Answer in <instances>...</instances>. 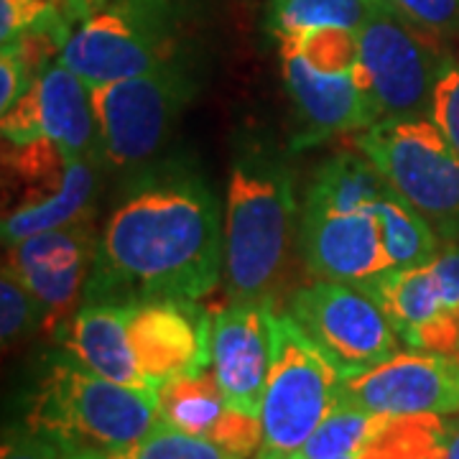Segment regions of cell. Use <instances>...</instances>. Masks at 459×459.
<instances>
[{"label":"cell","instance_id":"obj_1","mask_svg":"<svg viewBox=\"0 0 459 459\" xmlns=\"http://www.w3.org/2000/svg\"><path fill=\"white\" fill-rule=\"evenodd\" d=\"M225 273V207L192 164L138 169L95 240L82 301L192 299Z\"/></svg>","mask_w":459,"mask_h":459},{"label":"cell","instance_id":"obj_2","mask_svg":"<svg viewBox=\"0 0 459 459\" xmlns=\"http://www.w3.org/2000/svg\"><path fill=\"white\" fill-rule=\"evenodd\" d=\"M212 319L192 299L82 301L56 340L74 360L115 383L159 394L212 368Z\"/></svg>","mask_w":459,"mask_h":459},{"label":"cell","instance_id":"obj_3","mask_svg":"<svg viewBox=\"0 0 459 459\" xmlns=\"http://www.w3.org/2000/svg\"><path fill=\"white\" fill-rule=\"evenodd\" d=\"M299 240L294 174L261 138L240 143L225 199V279L230 299L273 304L286 289Z\"/></svg>","mask_w":459,"mask_h":459},{"label":"cell","instance_id":"obj_4","mask_svg":"<svg viewBox=\"0 0 459 459\" xmlns=\"http://www.w3.org/2000/svg\"><path fill=\"white\" fill-rule=\"evenodd\" d=\"M156 424L159 394L115 383L69 352L49 362L26 416V427L65 446L66 455L126 449Z\"/></svg>","mask_w":459,"mask_h":459},{"label":"cell","instance_id":"obj_5","mask_svg":"<svg viewBox=\"0 0 459 459\" xmlns=\"http://www.w3.org/2000/svg\"><path fill=\"white\" fill-rule=\"evenodd\" d=\"M344 376L296 325L276 314L273 355L263 394L261 449L255 459H291L342 406Z\"/></svg>","mask_w":459,"mask_h":459},{"label":"cell","instance_id":"obj_6","mask_svg":"<svg viewBox=\"0 0 459 459\" xmlns=\"http://www.w3.org/2000/svg\"><path fill=\"white\" fill-rule=\"evenodd\" d=\"M355 146L444 243L459 246V153L431 117L377 120L355 133Z\"/></svg>","mask_w":459,"mask_h":459},{"label":"cell","instance_id":"obj_7","mask_svg":"<svg viewBox=\"0 0 459 459\" xmlns=\"http://www.w3.org/2000/svg\"><path fill=\"white\" fill-rule=\"evenodd\" d=\"M171 0H108L66 39L65 62L90 90L179 62Z\"/></svg>","mask_w":459,"mask_h":459},{"label":"cell","instance_id":"obj_8","mask_svg":"<svg viewBox=\"0 0 459 459\" xmlns=\"http://www.w3.org/2000/svg\"><path fill=\"white\" fill-rule=\"evenodd\" d=\"M3 246L92 217L98 159L72 156L49 141L5 143Z\"/></svg>","mask_w":459,"mask_h":459},{"label":"cell","instance_id":"obj_9","mask_svg":"<svg viewBox=\"0 0 459 459\" xmlns=\"http://www.w3.org/2000/svg\"><path fill=\"white\" fill-rule=\"evenodd\" d=\"M195 90V77L179 62L90 90L98 120L100 161L131 174L151 164L169 143Z\"/></svg>","mask_w":459,"mask_h":459},{"label":"cell","instance_id":"obj_10","mask_svg":"<svg viewBox=\"0 0 459 459\" xmlns=\"http://www.w3.org/2000/svg\"><path fill=\"white\" fill-rule=\"evenodd\" d=\"M394 5H373L358 29V49L377 120L429 117L434 82L446 49Z\"/></svg>","mask_w":459,"mask_h":459},{"label":"cell","instance_id":"obj_11","mask_svg":"<svg viewBox=\"0 0 459 459\" xmlns=\"http://www.w3.org/2000/svg\"><path fill=\"white\" fill-rule=\"evenodd\" d=\"M289 314L344 377L358 376L398 352L401 337L368 291L314 279L289 299Z\"/></svg>","mask_w":459,"mask_h":459},{"label":"cell","instance_id":"obj_12","mask_svg":"<svg viewBox=\"0 0 459 459\" xmlns=\"http://www.w3.org/2000/svg\"><path fill=\"white\" fill-rule=\"evenodd\" d=\"M365 291L406 347L459 358V246L446 243L424 265L385 273Z\"/></svg>","mask_w":459,"mask_h":459},{"label":"cell","instance_id":"obj_13","mask_svg":"<svg viewBox=\"0 0 459 459\" xmlns=\"http://www.w3.org/2000/svg\"><path fill=\"white\" fill-rule=\"evenodd\" d=\"M281 72L291 98L299 133L296 151L340 133H360L377 123L362 66L316 65L289 44H279Z\"/></svg>","mask_w":459,"mask_h":459},{"label":"cell","instance_id":"obj_14","mask_svg":"<svg viewBox=\"0 0 459 459\" xmlns=\"http://www.w3.org/2000/svg\"><path fill=\"white\" fill-rule=\"evenodd\" d=\"M342 401L385 416H455L459 413V358L398 350L394 358L344 377Z\"/></svg>","mask_w":459,"mask_h":459},{"label":"cell","instance_id":"obj_15","mask_svg":"<svg viewBox=\"0 0 459 459\" xmlns=\"http://www.w3.org/2000/svg\"><path fill=\"white\" fill-rule=\"evenodd\" d=\"M3 143L49 141L72 156L98 159V120L90 87L59 59H54L11 110L0 115Z\"/></svg>","mask_w":459,"mask_h":459},{"label":"cell","instance_id":"obj_16","mask_svg":"<svg viewBox=\"0 0 459 459\" xmlns=\"http://www.w3.org/2000/svg\"><path fill=\"white\" fill-rule=\"evenodd\" d=\"M95 240L92 217H84L80 222L5 246V265L39 299L44 309V329L54 337L82 304Z\"/></svg>","mask_w":459,"mask_h":459},{"label":"cell","instance_id":"obj_17","mask_svg":"<svg viewBox=\"0 0 459 459\" xmlns=\"http://www.w3.org/2000/svg\"><path fill=\"white\" fill-rule=\"evenodd\" d=\"M380 199L352 212H299V247L314 279L340 281L365 291L373 281L394 273Z\"/></svg>","mask_w":459,"mask_h":459},{"label":"cell","instance_id":"obj_18","mask_svg":"<svg viewBox=\"0 0 459 459\" xmlns=\"http://www.w3.org/2000/svg\"><path fill=\"white\" fill-rule=\"evenodd\" d=\"M276 307L230 299L212 316V373L230 409L261 419L273 355Z\"/></svg>","mask_w":459,"mask_h":459},{"label":"cell","instance_id":"obj_19","mask_svg":"<svg viewBox=\"0 0 459 459\" xmlns=\"http://www.w3.org/2000/svg\"><path fill=\"white\" fill-rule=\"evenodd\" d=\"M161 421L225 446L235 457L250 459L261 449V419L230 409L212 368L181 376L159 391Z\"/></svg>","mask_w":459,"mask_h":459},{"label":"cell","instance_id":"obj_20","mask_svg":"<svg viewBox=\"0 0 459 459\" xmlns=\"http://www.w3.org/2000/svg\"><path fill=\"white\" fill-rule=\"evenodd\" d=\"M388 181L362 151H342L329 156L314 171L299 212H352L376 204L388 192Z\"/></svg>","mask_w":459,"mask_h":459},{"label":"cell","instance_id":"obj_21","mask_svg":"<svg viewBox=\"0 0 459 459\" xmlns=\"http://www.w3.org/2000/svg\"><path fill=\"white\" fill-rule=\"evenodd\" d=\"M370 8V0H268L265 29L276 41H289L316 29L358 31Z\"/></svg>","mask_w":459,"mask_h":459},{"label":"cell","instance_id":"obj_22","mask_svg":"<svg viewBox=\"0 0 459 459\" xmlns=\"http://www.w3.org/2000/svg\"><path fill=\"white\" fill-rule=\"evenodd\" d=\"M380 214L385 225V246L394 271L424 265L442 250V238L394 186L380 199Z\"/></svg>","mask_w":459,"mask_h":459},{"label":"cell","instance_id":"obj_23","mask_svg":"<svg viewBox=\"0 0 459 459\" xmlns=\"http://www.w3.org/2000/svg\"><path fill=\"white\" fill-rule=\"evenodd\" d=\"M66 459H240L225 446L197 434H186L171 424H156L143 439L115 452H84L66 455Z\"/></svg>","mask_w":459,"mask_h":459},{"label":"cell","instance_id":"obj_24","mask_svg":"<svg viewBox=\"0 0 459 459\" xmlns=\"http://www.w3.org/2000/svg\"><path fill=\"white\" fill-rule=\"evenodd\" d=\"M44 327V309L29 286L3 263L0 276V337L3 347H13L36 329Z\"/></svg>","mask_w":459,"mask_h":459},{"label":"cell","instance_id":"obj_25","mask_svg":"<svg viewBox=\"0 0 459 459\" xmlns=\"http://www.w3.org/2000/svg\"><path fill=\"white\" fill-rule=\"evenodd\" d=\"M51 26H72L56 0H0V44H11L23 33Z\"/></svg>","mask_w":459,"mask_h":459},{"label":"cell","instance_id":"obj_26","mask_svg":"<svg viewBox=\"0 0 459 459\" xmlns=\"http://www.w3.org/2000/svg\"><path fill=\"white\" fill-rule=\"evenodd\" d=\"M431 123L442 131L449 146L459 153V54L444 51L442 66L434 82L431 108H429Z\"/></svg>","mask_w":459,"mask_h":459},{"label":"cell","instance_id":"obj_27","mask_svg":"<svg viewBox=\"0 0 459 459\" xmlns=\"http://www.w3.org/2000/svg\"><path fill=\"white\" fill-rule=\"evenodd\" d=\"M401 16L434 36H457L459 0H388Z\"/></svg>","mask_w":459,"mask_h":459},{"label":"cell","instance_id":"obj_28","mask_svg":"<svg viewBox=\"0 0 459 459\" xmlns=\"http://www.w3.org/2000/svg\"><path fill=\"white\" fill-rule=\"evenodd\" d=\"M0 459H66V452L41 431L26 427L5 431Z\"/></svg>","mask_w":459,"mask_h":459},{"label":"cell","instance_id":"obj_29","mask_svg":"<svg viewBox=\"0 0 459 459\" xmlns=\"http://www.w3.org/2000/svg\"><path fill=\"white\" fill-rule=\"evenodd\" d=\"M33 74L11 47L0 49V115L11 110L31 87Z\"/></svg>","mask_w":459,"mask_h":459},{"label":"cell","instance_id":"obj_30","mask_svg":"<svg viewBox=\"0 0 459 459\" xmlns=\"http://www.w3.org/2000/svg\"><path fill=\"white\" fill-rule=\"evenodd\" d=\"M62 8H65V13L69 16V21L77 26L80 21H84L87 16H92L98 8H102L108 0H56Z\"/></svg>","mask_w":459,"mask_h":459},{"label":"cell","instance_id":"obj_31","mask_svg":"<svg viewBox=\"0 0 459 459\" xmlns=\"http://www.w3.org/2000/svg\"><path fill=\"white\" fill-rule=\"evenodd\" d=\"M442 459H459V416L449 424V439H446Z\"/></svg>","mask_w":459,"mask_h":459},{"label":"cell","instance_id":"obj_32","mask_svg":"<svg viewBox=\"0 0 459 459\" xmlns=\"http://www.w3.org/2000/svg\"><path fill=\"white\" fill-rule=\"evenodd\" d=\"M370 3H373V5H391L388 0H370Z\"/></svg>","mask_w":459,"mask_h":459}]
</instances>
